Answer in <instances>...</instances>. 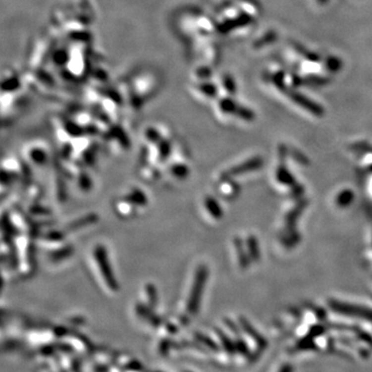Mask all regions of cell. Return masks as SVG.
<instances>
[{"instance_id": "obj_4", "label": "cell", "mask_w": 372, "mask_h": 372, "mask_svg": "<svg viewBox=\"0 0 372 372\" xmlns=\"http://www.w3.org/2000/svg\"><path fill=\"white\" fill-rule=\"evenodd\" d=\"M261 159H253V160H249L243 164H241L238 167H235V169L231 170V175H239V173L241 172H245V171H250V170H254V169H257L258 166L261 165Z\"/></svg>"}, {"instance_id": "obj_1", "label": "cell", "mask_w": 372, "mask_h": 372, "mask_svg": "<svg viewBox=\"0 0 372 372\" xmlns=\"http://www.w3.org/2000/svg\"><path fill=\"white\" fill-rule=\"evenodd\" d=\"M207 275H208V272L205 267H201L198 269L196 277H195V282L193 285V291H191L190 293L188 303H187V309L191 314H195L198 310Z\"/></svg>"}, {"instance_id": "obj_3", "label": "cell", "mask_w": 372, "mask_h": 372, "mask_svg": "<svg viewBox=\"0 0 372 372\" xmlns=\"http://www.w3.org/2000/svg\"><path fill=\"white\" fill-rule=\"evenodd\" d=\"M289 97H291L292 101H294L299 106H303L304 109L308 110L310 113H313L317 116H321L323 114V109L315 102H311L309 99L305 98L304 95L299 94L297 92H290Z\"/></svg>"}, {"instance_id": "obj_6", "label": "cell", "mask_w": 372, "mask_h": 372, "mask_svg": "<svg viewBox=\"0 0 372 372\" xmlns=\"http://www.w3.org/2000/svg\"><path fill=\"white\" fill-rule=\"evenodd\" d=\"M341 66L340 60L335 57H329L327 60V67L331 71H337Z\"/></svg>"}, {"instance_id": "obj_5", "label": "cell", "mask_w": 372, "mask_h": 372, "mask_svg": "<svg viewBox=\"0 0 372 372\" xmlns=\"http://www.w3.org/2000/svg\"><path fill=\"white\" fill-rule=\"evenodd\" d=\"M205 206H206V209H208L209 213L213 216V217L215 218H220L221 217V210L219 208V205L217 204V202L212 200V198H207V200L205 201Z\"/></svg>"}, {"instance_id": "obj_2", "label": "cell", "mask_w": 372, "mask_h": 372, "mask_svg": "<svg viewBox=\"0 0 372 372\" xmlns=\"http://www.w3.org/2000/svg\"><path fill=\"white\" fill-rule=\"evenodd\" d=\"M94 258L95 261H97V264L99 268L101 269L103 277L107 284V286L110 287L112 291H117L118 289V284L117 281L114 278V275L112 272V269L110 267V263L109 259L106 257V253L103 246H98L94 250Z\"/></svg>"}, {"instance_id": "obj_7", "label": "cell", "mask_w": 372, "mask_h": 372, "mask_svg": "<svg viewBox=\"0 0 372 372\" xmlns=\"http://www.w3.org/2000/svg\"><path fill=\"white\" fill-rule=\"evenodd\" d=\"M275 39H276V33L274 31L273 32H269V34H267L266 37H264L263 39H261L256 46L257 47H263V46H265V45H267L269 43H272Z\"/></svg>"}, {"instance_id": "obj_8", "label": "cell", "mask_w": 372, "mask_h": 372, "mask_svg": "<svg viewBox=\"0 0 372 372\" xmlns=\"http://www.w3.org/2000/svg\"><path fill=\"white\" fill-rule=\"evenodd\" d=\"M328 1V0H318V2L319 3V4H323V3H326Z\"/></svg>"}]
</instances>
